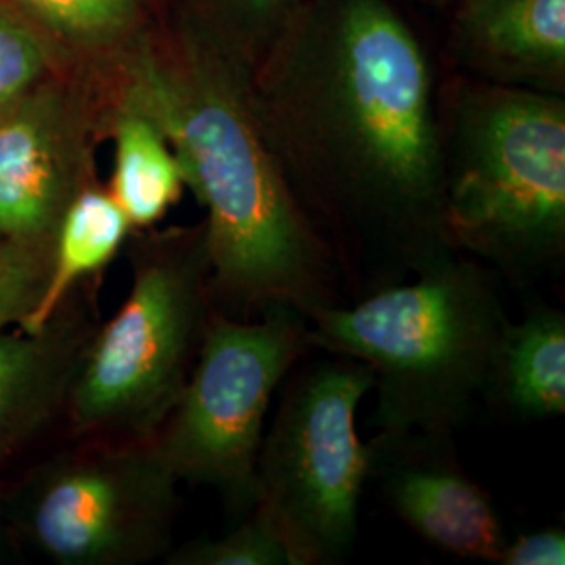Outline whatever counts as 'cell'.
Returning a JSON list of instances; mask_svg holds the SVG:
<instances>
[{"instance_id":"ac0fdd59","label":"cell","mask_w":565,"mask_h":565,"mask_svg":"<svg viewBox=\"0 0 565 565\" xmlns=\"http://www.w3.org/2000/svg\"><path fill=\"white\" fill-rule=\"evenodd\" d=\"M172 565H289L273 525L258 509L218 539H198L170 553Z\"/></svg>"},{"instance_id":"277c9868","label":"cell","mask_w":565,"mask_h":565,"mask_svg":"<svg viewBox=\"0 0 565 565\" xmlns=\"http://www.w3.org/2000/svg\"><path fill=\"white\" fill-rule=\"evenodd\" d=\"M448 243L525 287L565 263V97L476 81L438 86Z\"/></svg>"},{"instance_id":"e0dca14e","label":"cell","mask_w":565,"mask_h":565,"mask_svg":"<svg viewBox=\"0 0 565 565\" xmlns=\"http://www.w3.org/2000/svg\"><path fill=\"white\" fill-rule=\"evenodd\" d=\"M63 41L111 57L121 67L147 39L145 0H15Z\"/></svg>"},{"instance_id":"6da1fadb","label":"cell","mask_w":565,"mask_h":565,"mask_svg":"<svg viewBox=\"0 0 565 565\" xmlns=\"http://www.w3.org/2000/svg\"><path fill=\"white\" fill-rule=\"evenodd\" d=\"M438 86L392 0H306L245 76L264 141L348 302L455 249Z\"/></svg>"},{"instance_id":"44dd1931","label":"cell","mask_w":565,"mask_h":565,"mask_svg":"<svg viewBox=\"0 0 565 565\" xmlns=\"http://www.w3.org/2000/svg\"><path fill=\"white\" fill-rule=\"evenodd\" d=\"M564 527H543L507 539L499 565H564Z\"/></svg>"},{"instance_id":"4fadbf2b","label":"cell","mask_w":565,"mask_h":565,"mask_svg":"<svg viewBox=\"0 0 565 565\" xmlns=\"http://www.w3.org/2000/svg\"><path fill=\"white\" fill-rule=\"evenodd\" d=\"M484 403L520 422H545L565 413V315L536 303L520 323L507 324Z\"/></svg>"},{"instance_id":"52a82bcc","label":"cell","mask_w":565,"mask_h":565,"mask_svg":"<svg viewBox=\"0 0 565 565\" xmlns=\"http://www.w3.org/2000/svg\"><path fill=\"white\" fill-rule=\"evenodd\" d=\"M308 319L275 306L258 319L212 310L181 398L153 436L179 482L214 490L242 520L258 501L266 417L289 371L310 356Z\"/></svg>"},{"instance_id":"7c38bea8","label":"cell","mask_w":565,"mask_h":565,"mask_svg":"<svg viewBox=\"0 0 565 565\" xmlns=\"http://www.w3.org/2000/svg\"><path fill=\"white\" fill-rule=\"evenodd\" d=\"M82 319L57 315L39 333L0 331V465L30 445L63 411L82 348L93 333Z\"/></svg>"},{"instance_id":"9a60e30c","label":"cell","mask_w":565,"mask_h":565,"mask_svg":"<svg viewBox=\"0 0 565 565\" xmlns=\"http://www.w3.org/2000/svg\"><path fill=\"white\" fill-rule=\"evenodd\" d=\"M105 135L114 141L107 191L120 203L132 231L153 228L181 202V163L160 126L130 103L114 107Z\"/></svg>"},{"instance_id":"7402d4cb","label":"cell","mask_w":565,"mask_h":565,"mask_svg":"<svg viewBox=\"0 0 565 565\" xmlns=\"http://www.w3.org/2000/svg\"><path fill=\"white\" fill-rule=\"evenodd\" d=\"M2 511L4 509H2V503H0V562L7 555V551H9V536H7V524H4V513Z\"/></svg>"},{"instance_id":"8992f818","label":"cell","mask_w":565,"mask_h":565,"mask_svg":"<svg viewBox=\"0 0 565 565\" xmlns=\"http://www.w3.org/2000/svg\"><path fill=\"white\" fill-rule=\"evenodd\" d=\"M285 377L258 452L256 507L289 565H338L359 539L369 446L356 411L373 390L366 364L317 350Z\"/></svg>"},{"instance_id":"5b68a950","label":"cell","mask_w":565,"mask_h":565,"mask_svg":"<svg viewBox=\"0 0 565 565\" xmlns=\"http://www.w3.org/2000/svg\"><path fill=\"white\" fill-rule=\"evenodd\" d=\"M132 281L82 348L65 396L78 440H151L181 398L214 310L203 223L145 228Z\"/></svg>"},{"instance_id":"603a6c76","label":"cell","mask_w":565,"mask_h":565,"mask_svg":"<svg viewBox=\"0 0 565 565\" xmlns=\"http://www.w3.org/2000/svg\"><path fill=\"white\" fill-rule=\"evenodd\" d=\"M443 2H455V0H443Z\"/></svg>"},{"instance_id":"9c48e42d","label":"cell","mask_w":565,"mask_h":565,"mask_svg":"<svg viewBox=\"0 0 565 565\" xmlns=\"http://www.w3.org/2000/svg\"><path fill=\"white\" fill-rule=\"evenodd\" d=\"M366 446V486L413 534L459 559L501 564V515L459 461L455 438L375 431Z\"/></svg>"},{"instance_id":"8fae6325","label":"cell","mask_w":565,"mask_h":565,"mask_svg":"<svg viewBox=\"0 0 565 565\" xmlns=\"http://www.w3.org/2000/svg\"><path fill=\"white\" fill-rule=\"evenodd\" d=\"M457 74L565 95V0H455Z\"/></svg>"},{"instance_id":"d6986e66","label":"cell","mask_w":565,"mask_h":565,"mask_svg":"<svg viewBox=\"0 0 565 565\" xmlns=\"http://www.w3.org/2000/svg\"><path fill=\"white\" fill-rule=\"evenodd\" d=\"M53 242L0 243V331L20 324L41 300Z\"/></svg>"},{"instance_id":"30bf717a","label":"cell","mask_w":565,"mask_h":565,"mask_svg":"<svg viewBox=\"0 0 565 565\" xmlns=\"http://www.w3.org/2000/svg\"><path fill=\"white\" fill-rule=\"evenodd\" d=\"M107 128L102 111L32 88L0 109V237L53 242L88 174V137Z\"/></svg>"},{"instance_id":"2e32d148","label":"cell","mask_w":565,"mask_h":565,"mask_svg":"<svg viewBox=\"0 0 565 565\" xmlns=\"http://www.w3.org/2000/svg\"><path fill=\"white\" fill-rule=\"evenodd\" d=\"M306 0H186L182 32L243 76Z\"/></svg>"},{"instance_id":"7a4b0ae2","label":"cell","mask_w":565,"mask_h":565,"mask_svg":"<svg viewBox=\"0 0 565 565\" xmlns=\"http://www.w3.org/2000/svg\"><path fill=\"white\" fill-rule=\"evenodd\" d=\"M160 126L205 210L212 303L233 319L287 306L308 319L348 302L340 268L294 200L245 93V76L181 32L128 61L118 103Z\"/></svg>"},{"instance_id":"3957f363","label":"cell","mask_w":565,"mask_h":565,"mask_svg":"<svg viewBox=\"0 0 565 565\" xmlns=\"http://www.w3.org/2000/svg\"><path fill=\"white\" fill-rule=\"evenodd\" d=\"M507 324L497 273L446 249L406 281L315 310L308 342L366 364L377 434L455 438L484 403Z\"/></svg>"},{"instance_id":"cb8c5ba5","label":"cell","mask_w":565,"mask_h":565,"mask_svg":"<svg viewBox=\"0 0 565 565\" xmlns=\"http://www.w3.org/2000/svg\"><path fill=\"white\" fill-rule=\"evenodd\" d=\"M4 242V239H2V237H0V243Z\"/></svg>"},{"instance_id":"5bb4252c","label":"cell","mask_w":565,"mask_h":565,"mask_svg":"<svg viewBox=\"0 0 565 565\" xmlns=\"http://www.w3.org/2000/svg\"><path fill=\"white\" fill-rule=\"evenodd\" d=\"M132 233L120 203L97 182L82 186L67 205L51 245L49 279L41 300L18 327L39 333L53 323L82 281L102 275Z\"/></svg>"},{"instance_id":"ffe728a7","label":"cell","mask_w":565,"mask_h":565,"mask_svg":"<svg viewBox=\"0 0 565 565\" xmlns=\"http://www.w3.org/2000/svg\"><path fill=\"white\" fill-rule=\"evenodd\" d=\"M49 55L28 23L0 9V109L39 86Z\"/></svg>"},{"instance_id":"ba28073f","label":"cell","mask_w":565,"mask_h":565,"mask_svg":"<svg viewBox=\"0 0 565 565\" xmlns=\"http://www.w3.org/2000/svg\"><path fill=\"white\" fill-rule=\"evenodd\" d=\"M21 486V539L60 565H141L172 543L181 484L151 440H81Z\"/></svg>"}]
</instances>
